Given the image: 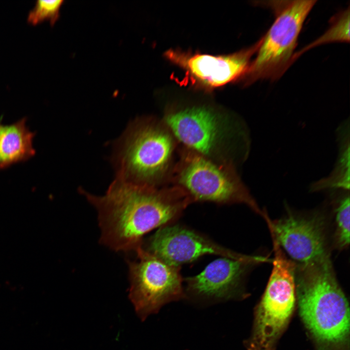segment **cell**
<instances>
[{
  "instance_id": "obj_1",
  "label": "cell",
  "mask_w": 350,
  "mask_h": 350,
  "mask_svg": "<svg viewBox=\"0 0 350 350\" xmlns=\"http://www.w3.org/2000/svg\"><path fill=\"white\" fill-rule=\"evenodd\" d=\"M81 192L97 211L100 243L115 251L136 252L145 234L170 224L193 202L177 185L159 188L117 176L104 195Z\"/></svg>"
},
{
  "instance_id": "obj_2",
  "label": "cell",
  "mask_w": 350,
  "mask_h": 350,
  "mask_svg": "<svg viewBox=\"0 0 350 350\" xmlns=\"http://www.w3.org/2000/svg\"><path fill=\"white\" fill-rule=\"evenodd\" d=\"M295 275L300 314L307 328L320 342H342L349 332V306L330 258L300 264Z\"/></svg>"
},
{
  "instance_id": "obj_3",
  "label": "cell",
  "mask_w": 350,
  "mask_h": 350,
  "mask_svg": "<svg viewBox=\"0 0 350 350\" xmlns=\"http://www.w3.org/2000/svg\"><path fill=\"white\" fill-rule=\"evenodd\" d=\"M271 9L275 20L243 77L245 86L259 80L280 78L295 61V50L304 22L316 0L259 1Z\"/></svg>"
},
{
  "instance_id": "obj_4",
  "label": "cell",
  "mask_w": 350,
  "mask_h": 350,
  "mask_svg": "<svg viewBox=\"0 0 350 350\" xmlns=\"http://www.w3.org/2000/svg\"><path fill=\"white\" fill-rule=\"evenodd\" d=\"M175 185L185 191L194 202L244 204L262 214L230 162L212 158L186 148L173 168Z\"/></svg>"
},
{
  "instance_id": "obj_5",
  "label": "cell",
  "mask_w": 350,
  "mask_h": 350,
  "mask_svg": "<svg viewBox=\"0 0 350 350\" xmlns=\"http://www.w3.org/2000/svg\"><path fill=\"white\" fill-rule=\"evenodd\" d=\"M175 139L163 121L152 118L137 121L124 138L117 176L131 183L157 186L170 173Z\"/></svg>"
},
{
  "instance_id": "obj_6",
  "label": "cell",
  "mask_w": 350,
  "mask_h": 350,
  "mask_svg": "<svg viewBox=\"0 0 350 350\" xmlns=\"http://www.w3.org/2000/svg\"><path fill=\"white\" fill-rule=\"evenodd\" d=\"M273 266L255 315L248 350H274L276 342L293 311L296 300V267L273 240Z\"/></svg>"
},
{
  "instance_id": "obj_7",
  "label": "cell",
  "mask_w": 350,
  "mask_h": 350,
  "mask_svg": "<svg viewBox=\"0 0 350 350\" xmlns=\"http://www.w3.org/2000/svg\"><path fill=\"white\" fill-rule=\"evenodd\" d=\"M136 260H127L129 297L142 320L164 305L185 298L180 266L171 265L144 250L136 252Z\"/></svg>"
},
{
  "instance_id": "obj_8",
  "label": "cell",
  "mask_w": 350,
  "mask_h": 350,
  "mask_svg": "<svg viewBox=\"0 0 350 350\" xmlns=\"http://www.w3.org/2000/svg\"><path fill=\"white\" fill-rule=\"evenodd\" d=\"M163 121L186 148L218 159L227 128L216 110L198 105L171 108Z\"/></svg>"
},
{
  "instance_id": "obj_9",
  "label": "cell",
  "mask_w": 350,
  "mask_h": 350,
  "mask_svg": "<svg viewBox=\"0 0 350 350\" xmlns=\"http://www.w3.org/2000/svg\"><path fill=\"white\" fill-rule=\"evenodd\" d=\"M144 245H142L144 250L176 266L207 254L237 260L252 257L234 252L193 230L178 225L169 224L160 227Z\"/></svg>"
},
{
  "instance_id": "obj_10",
  "label": "cell",
  "mask_w": 350,
  "mask_h": 350,
  "mask_svg": "<svg viewBox=\"0 0 350 350\" xmlns=\"http://www.w3.org/2000/svg\"><path fill=\"white\" fill-rule=\"evenodd\" d=\"M261 42L262 37L251 47L228 55L193 54L177 50L168 51L165 55L185 70L195 83L213 88L243 78Z\"/></svg>"
},
{
  "instance_id": "obj_11",
  "label": "cell",
  "mask_w": 350,
  "mask_h": 350,
  "mask_svg": "<svg viewBox=\"0 0 350 350\" xmlns=\"http://www.w3.org/2000/svg\"><path fill=\"white\" fill-rule=\"evenodd\" d=\"M262 214L280 245L299 264L330 258L324 221L318 217H305L289 213L271 221L265 213Z\"/></svg>"
},
{
  "instance_id": "obj_12",
  "label": "cell",
  "mask_w": 350,
  "mask_h": 350,
  "mask_svg": "<svg viewBox=\"0 0 350 350\" xmlns=\"http://www.w3.org/2000/svg\"><path fill=\"white\" fill-rule=\"evenodd\" d=\"M267 261L252 256L245 260L227 257L209 263L199 274L186 279V291L197 298L227 300L235 298L240 293L242 280L247 269L254 264Z\"/></svg>"
},
{
  "instance_id": "obj_13",
  "label": "cell",
  "mask_w": 350,
  "mask_h": 350,
  "mask_svg": "<svg viewBox=\"0 0 350 350\" xmlns=\"http://www.w3.org/2000/svg\"><path fill=\"white\" fill-rule=\"evenodd\" d=\"M27 118L7 125L0 124V169L27 160L35 154L33 140L35 133L26 125Z\"/></svg>"
},
{
  "instance_id": "obj_14",
  "label": "cell",
  "mask_w": 350,
  "mask_h": 350,
  "mask_svg": "<svg viewBox=\"0 0 350 350\" xmlns=\"http://www.w3.org/2000/svg\"><path fill=\"white\" fill-rule=\"evenodd\" d=\"M345 121L337 129L339 152L333 170L327 177L312 184L311 191L324 190H350V127Z\"/></svg>"
},
{
  "instance_id": "obj_15",
  "label": "cell",
  "mask_w": 350,
  "mask_h": 350,
  "mask_svg": "<svg viewBox=\"0 0 350 350\" xmlns=\"http://www.w3.org/2000/svg\"><path fill=\"white\" fill-rule=\"evenodd\" d=\"M329 29L318 39H317L301 51L295 54L296 60L305 51L314 46L332 42H349L350 41V10L349 8L331 19Z\"/></svg>"
},
{
  "instance_id": "obj_16",
  "label": "cell",
  "mask_w": 350,
  "mask_h": 350,
  "mask_svg": "<svg viewBox=\"0 0 350 350\" xmlns=\"http://www.w3.org/2000/svg\"><path fill=\"white\" fill-rule=\"evenodd\" d=\"M350 207L349 191H347L340 197L336 209L335 236L337 245L341 248L350 243Z\"/></svg>"
},
{
  "instance_id": "obj_17",
  "label": "cell",
  "mask_w": 350,
  "mask_h": 350,
  "mask_svg": "<svg viewBox=\"0 0 350 350\" xmlns=\"http://www.w3.org/2000/svg\"><path fill=\"white\" fill-rule=\"evenodd\" d=\"M63 2V0H62L36 1L34 7L28 14V23L36 25L48 20L51 25H54L59 18L60 9Z\"/></svg>"
}]
</instances>
